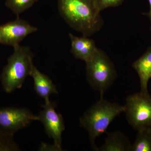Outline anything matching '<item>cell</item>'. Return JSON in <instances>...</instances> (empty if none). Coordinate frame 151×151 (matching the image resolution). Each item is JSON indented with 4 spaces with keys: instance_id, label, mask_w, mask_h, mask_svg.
<instances>
[{
    "instance_id": "cell-1",
    "label": "cell",
    "mask_w": 151,
    "mask_h": 151,
    "mask_svg": "<svg viewBox=\"0 0 151 151\" xmlns=\"http://www.w3.org/2000/svg\"><path fill=\"white\" fill-rule=\"evenodd\" d=\"M58 4L63 19L84 36H90L102 27L103 21L98 0H58Z\"/></svg>"
},
{
    "instance_id": "cell-10",
    "label": "cell",
    "mask_w": 151,
    "mask_h": 151,
    "mask_svg": "<svg viewBox=\"0 0 151 151\" xmlns=\"http://www.w3.org/2000/svg\"><path fill=\"white\" fill-rule=\"evenodd\" d=\"M30 76L34 82V88L36 94L44 100V103L50 101V96L58 93L56 86L47 76L42 73L34 66Z\"/></svg>"
},
{
    "instance_id": "cell-5",
    "label": "cell",
    "mask_w": 151,
    "mask_h": 151,
    "mask_svg": "<svg viewBox=\"0 0 151 151\" xmlns=\"http://www.w3.org/2000/svg\"><path fill=\"white\" fill-rule=\"evenodd\" d=\"M124 106L127 122L135 130L151 128V95L149 92L129 95Z\"/></svg>"
},
{
    "instance_id": "cell-7",
    "label": "cell",
    "mask_w": 151,
    "mask_h": 151,
    "mask_svg": "<svg viewBox=\"0 0 151 151\" xmlns=\"http://www.w3.org/2000/svg\"><path fill=\"white\" fill-rule=\"evenodd\" d=\"M36 121H39L38 116L27 108H0V129L9 134L14 135Z\"/></svg>"
},
{
    "instance_id": "cell-14",
    "label": "cell",
    "mask_w": 151,
    "mask_h": 151,
    "mask_svg": "<svg viewBox=\"0 0 151 151\" xmlns=\"http://www.w3.org/2000/svg\"><path fill=\"white\" fill-rule=\"evenodd\" d=\"M38 0H6V6L17 16L27 10Z\"/></svg>"
},
{
    "instance_id": "cell-2",
    "label": "cell",
    "mask_w": 151,
    "mask_h": 151,
    "mask_svg": "<svg viewBox=\"0 0 151 151\" xmlns=\"http://www.w3.org/2000/svg\"><path fill=\"white\" fill-rule=\"evenodd\" d=\"M124 106L112 103L100 97V100L86 110L80 119V126L88 132L92 149L97 151L95 141L97 137L106 133L113 120L124 112Z\"/></svg>"
},
{
    "instance_id": "cell-4",
    "label": "cell",
    "mask_w": 151,
    "mask_h": 151,
    "mask_svg": "<svg viewBox=\"0 0 151 151\" xmlns=\"http://www.w3.org/2000/svg\"><path fill=\"white\" fill-rule=\"evenodd\" d=\"M87 81L100 97L109 89L117 76L115 65L104 51L98 49L92 59L86 62Z\"/></svg>"
},
{
    "instance_id": "cell-3",
    "label": "cell",
    "mask_w": 151,
    "mask_h": 151,
    "mask_svg": "<svg viewBox=\"0 0 151 151\" xmlns=\"http://www.w3.org/2000/svg\"><path fill=\"white\" fill-rule=\"evenodd\" d=\"M14 49L1 76L3 89L8 93L21 88L27 77L31 76L34 66V55L29 47L19 45Z\"/></svg>"
},
{
    "instance_id": "cell-6",
    "label": "cell",
    "mask_w": 151,
    "mask_h": 151,
    "mask_svg": "<svg viewBox=\"0 0 151 151\" xmlns=\"http://www.w3.org/2000/svg\"><path fill=\"white\" fill-rule=\"evenodd\" d=\"M57 105L51 101L42 105V110L37 115L39 121L42 122L45 133L53 140V144L59 151H62V134L65 129L62 115L55 111Z\"/></svg>"
},
{
    "instance_id": "cell-16",
    "label": "cell",
    "mask_w": 151,
    "mask_h": 151,
    "mask_svg": "<svg viewBox=\"0 0 151 151\" xmlns=\"http://www.w3.org/2000/svg\"><path fill=\"white\" fill-rule=\"evenodd\" d=\"M124 0H98V4L101 11L112 7L118 6L122 4Z\"/></svg>"
},
{
    "instance_id": "cell-13",
    "label": "cell",
    "mask_w": 151,
    "mask_h": 151,
    "mask_svg": "<svg viewBox=\"0 0 151 151\" xmlns=\"http://www.w3.org/2000/svg\"><path fill=\"white\" fill-rule=\"evenodd\" d=\"M131 151H151V128L138 131L134 142Z\"/></svg>"
},
{
    "instance_id": "cell-17",
    "label": "cell",
    "mask_w": 151,
    "mask_h": 151,
    "mask_svg": "<svg viewBox=\"0 0 151 151\" xmlns=\"http://www.w3.org/2000/svg\"><path fill=\"white\" fill-rule=\"evenodd\" d=\"M149 4H150V10L148 13H146V15L147 16L149 17V18L150 19L151 22V0H149Z\"/></svg>"
},
{
    "instance_id": "cell-12",
    "label": "cell",
    "mask_w": 151,
    "mask_h": 151,
    "mask_svg": "<svg viewBox=\"0 0 151 151\" xmlns=\"http://www.w3.org/2000/svg\"><path fill=\"white\" fill-rule=\"evenodd\" d=\"M105 144L98 151H131L132 144L124 134L119 131L106 133Z\"/></svg>"
},
{
    "instance_id": "cell-11",
    "label": "cell",
    "mask_w": 151,
    "mask_h": 151,
    "mask_svg": "<svg viewBox=\"0 0 151 151\" xmlns=\"http://www.w3.org/2000/svg\"><path fill=\"white\" fill-rule=\"evenodd\" d=\"M137 73L140 82L141 92L148 93V84L151 78V47L132 64Z\"/></svg>"
},
{
    "instance_id": "cell-8",
    "label": "cell",
    "mask_w": 151,
    "mask_h": 151,
    "mask_svg": "<svg viewBox=\"0 0 151 151\" xmlns=\"http://www.w3.org/2000/svg\"><path fill=\"white\" fill-rule=\"evenodd\" d=\"M37 30V28L18 17L15 20L0 25V44L14 47L19 45L28 35Z\"/></svg>"
},
{
    "instance_id": "cell-15",
    "label": "cell",
    "mask_w": 151,
    "mask_h": 151,
    "mask_svg": "<svg viewBox=\"0 0 151 151\" xmlns=\"http://www.w3.org/2000/svg\"><path fill=\"white\" fill-rule=\"evenodd\" d=\"M14 135L0 129V151L20 150L14 140Z\"/></svg>"
},
{
    "instance_id": "cell-9",
    "label": "cell",
    "mask_w": 151,
    "mask_h": 151,
    "mask_svg": "<svg viewBox=\"0 0 151 151\" xmlns=\"http://www.w3.org/2000/svg\"><path fill=\"white\" fill-rule=\"evenodd\" d=\"M71 42V52L76 59L88 62L90 60L97 52L95 42L86 36L78 37L69 33Z\"/></svg>"
}]
</instances>
